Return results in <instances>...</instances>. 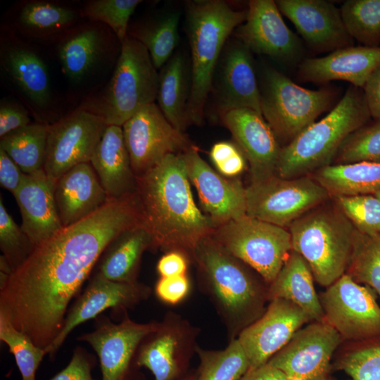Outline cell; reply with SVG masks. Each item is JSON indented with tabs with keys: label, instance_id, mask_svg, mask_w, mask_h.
Instances as JSON below:
<instances>
[{
	"label": "cell",
	"instance_id": "24",
	"mask_svg": "<svg viewBox=\"0 0 380 380\" xmlns=\"http://www.w3.org/2000/svg\"><path fill=\"white\" fill-rule=\"evenodd\" d=\"M55 186L42 169L25 173L13 194L22 216L21 227L34 247L63 228L55 202Z\"/></svg>",
	"mask_w": 380,
	"mask_h": 380
},
{
	"label": "cell",
	"instance_id": "23",
	"mask_svg": "<svg viewBox=\"0 0 380 380\" xmlns=\"http://www.w3.org/2000/svg\"><path fill=\"white\" fill-rule=\"evenodd\" d=\"M380 66V46H348L319 58L303 59L297 79L317 84L344 80L362 89L372 73Z\"/></svg>",
	"mask_w": 380,
	"mask_h": 380
},
{
	"label": "cell",
	"instance_id": "22",
	"mask_svg": "<svg viewBox=\"0 0 380 380\" xmlns=\"http://www.w3.org/2000/svg\"><path fill=\"white\" fill-rule=\"evenodd\" d=\"M275 3L313 51L332 52L353 46L340 9L334 4L324 0H277Z\"/></svg>",
	"mask_w": 380,
	"mask_h": 380
},
{
	"label": "cell",
	"instance_id": "29",
	"mask_svg": "<svg viewBox=\"0 0 380 380\" xmlns=\"http://www.w3.org/2000/svg\"><path fill=\"white\" fill-rule=\"evenodd\" d=\"M312 273L303 258L292 251L268 288V298H283L300 308L315 322L324 321V314L314 286Z\"/></svg>",
	"mask_w": 380,
	"mask_h": 380
},
{
	"label": "cell",
	"instance_id": "46",
	"mask_svg": "<svg viewBox=\"0 0 380 380\" xmlns=\"http://www.w3.org/2000/svg\"><path fill=\"white\" fill-rule=\"evenodd\" d=\"M209 156L218 172L226 177L234 178L246 168V157L239 146L232 142L215 144Z\"/></svg>",
	"mask_w": 380,
	"mask_h": 380
},
{
	"label": "cell",
	"instance_id": "45",
	"mask_svg": "<svg viewBox=\"0 0 380 380\" xmlns=\"http://www.w3.org/2000/svg\"><path fill=\"white\" fill-rule=\"evenodd\" d=\"M335 367L353 380H380V344L348 351Z\"/></svg>",
	"mask_w": 380,
	"mask_h": 380
},
{
	"label": "cell",
	"instance_id": "16",
	"mask_svg": "<svg viewBox=\"0 0 380 380\" xmlns=\"http://www.w3.org/2000/svg\"><path fill=\"white\" fill-rule=\"evenodd\" d=\"M341 341L325 320L315 322L298 330L267 363L289 380H329L330 362Z\"/></svg>",
	"mask_w": 380,
	"mask_h": 380
},
{
	"label": "cell",
	"instance_id": "39",
	"mask_svg": "<svg viewBox=\"0 0 380 380\" xmlns=\"http://www.w3.org/2000/svg\"><path fill=\"white\" fill-rule=\"evenodd\" d=\"M0 339L9 348L15 360L22 380H36V373L45 349L37 346L25 333L18 330L9 319L0 313Z\"/></svg>",
	"mask_w": 380,
	"mask_h": 380
},
{
	"label": "cell",
	"instance_id": "11",
	"mask_svg": "<svg viewBox=\"0 0 380 380\" xmlns=\"http://www.w3.org/2000/svg\"><path fill=\"white\" fill-rule=\"evenodd\" d=\"M132 169L139 177L170 154L182 153L194 146L175 128L155 103L140 108L122 126Z\"/></svg>",
	"mask_w": 380,
	"mask_h": 380
},
{
	"label": "cell",
	"instance_id": "50",
	"mask_svg": "<svg viewBox=\"0 0 380 380\" xmlns=\"http://www.w3.org/2000/svg\"><path fill=\"white\" fill-rule=\"evenodd\" d=\"M24 172L19 166L0 148V184L13 194L18 189Z\"/></svg>",
	"mask_w": 380,
	"mask_h": 380
},
{
	"label": "cell",
	"instance_id": "30",
	"mask_svg": "<svg viewBox=\"0 0 380 380\" xmlns=\"http://www.w3.org/2000/svg\"><path fill=\"white\" fill-rule=\"evenodd\" d=\"M310 176L327 191L331 198L374 194L380 190L379 163L330 165Z\"/></svg>",
	"mask_w": 380,
	"mask_h": 380
},
{
	"label": "cell",
	"instance_id": "32",
	"mask_svg": "<svg viewBox=\"0 0 380 380\" xmlns=\"http://www.w3.org/2000/svg\"><path fill=\"white\" fill-rule=\"evenodd\" d=\"M187 85L185 59L177 53L159 73L157 101L167 120L182 132L190 125L186 112L189 96Z\"/></svg>",
	"mask_w": 380,
	"mask_h": 380
},
{
	"label": "cell",
	"instance_id": "51",
	"mask_svg": "<svg viewBox=\"0 0 380 380\" xmlns=\"http://www.w3.org/2000/svg\"><path fill=\"white\" fill-rule=\"evenodd\" d=\"M187 255L180 251L166 252L157 264V271L160 277L186 274L188 267Z\"/></svg>",
	"mask_w": 380,
	"mask_h": 380
},
{
	"label": "cell",
	"instance_id": "3",
	"mask_svg": "<svg viewBox=\"0 0 380 380\" xmlns=\"http://www.w3.org/2000/svg\"><path fill=\"white\" fill-rule=\"evenodd\" d=\"M193 258L201 285L232 336L239 335L262 308L268 291L246 268V264L232 256L211 236L194 248Z\"/></svg>",
	"mask_w": 380,
	"mask_h": 380
},
{
	"label": "cell",
	"instance_id": "36",
	"mask_svg": "<svg viewBox=\"0 0 380 380\" xmlns=\"http://www.w3.org/2000/svg\"><path fill=\"white\" fill-rule=\"evenodd\" d=\"M349 35L365 46L380 44V0H347L340 8Z\"/></svg>",
	"mask_w": 380,
	"mask_h": 380
},
{
	"label": "cell",
	"instance_id": "40",
	"mask_svg": "<svg viewBox=\"0 0 380 380\" xmlns=\"http://www.w3.org/2000/svg\"><path fill=\"white\" fill-rule=\"evenodd\" d=\"M346 274L356 282L372 288L380 296V235L360 233Z\"/></svg>",
	"mask_w": 380,
	"mask_h": 380
},
{
	"label": "cell",
	"instance_id": "52",
	"mask_svg": "<svg viewBox=\"0 0 380 380\" xmlns=\"http://www.w3.org/2000/svg\"><path fill=\"white\" fill-rule=\"evenodd\" d=\"M362 90L371 118L380 120V66L367 79Z\"/></svg>",
	"mask_w": 380,
	"mask_h": 380
},
{
	"label": "cell",
	"instance_id": "49",
	"mask_svg": "<svg viewBox=\"0 0 380 380\" xmlns=\"http://www.w3.org/2000/svg\"><path fill=\"white\" fill-rule=\"evenodd\" d=\"M30 123L28 113L23 107L8 102H1L0 137Z\"/></svg>",
	"mask_w": 380,
	"mask_h": 380
},
{
	"label": "cell",
	"instance_id": "13",
	"mask_svg": "<svg viewBox=\"0 0 380 380\" xmlns=\"http://www.w3.org/2000/svg\"><path fill=\"white\" fill-rule=\"evenodd\" d=\"M106 126L101 116L82 107L49 125L44 170L53 184L74 166L90 163Z\"/></svg>",
	"mask_w": 380,
	"mask_h": 380
},
{
	"label": "cell",
	"instance_id": "17",
	"mask_svg": "<svg viewBox=\"0 0 380 380\" xmlns=\"http://www.w3.org/2000/svg\"><path fill=\"white\" fill-rule=\"evenodd\" d=\"M236 36L251 51L291 65L303 60L300 39L286 26L272 0L250 1L246 21L237 27Z\"/></svg>",
	"mask_w": 380,
	"mask_h": 380
},
{
	"label": "cell",
	"instance_id": "34",
	"mask_svg": "<svg viewBox=\"0 0 380 380\" xmlns=\"http://www.w3.org/2000/svg\"><path fill=\"white\" fill-rule=\"evenodd\" d=\"M196 380H239L250 369L248 358L236 338L223 350H209L198 346Z\"/></svg>",
	"mask_w": 380,
	"mask_h": 380
},
{
	"label": "cell",
	"instance_id": "37",
	"mask_svg": "<svg viewBox=\"0 0 380 380\" xmlns=\"http://www.w3.org/2000/svg\"><path fill=\"white\" fill-rule=\"evenodd\" d=\"M179 14L170 13L132 34L146 47L156 69L162 68L171 58L179 43Z\"/></svg>",
	"mask_w": 380,
	"mask_h": 380
},
{
	"label": "cell",
	"instance_id": "5",
	"mask_svg": "<svg viewBox=\"0 0 380 380\" xmlns=\"http://www.w3.org/2000/svg\"><path fill=\"white\" fill-rule=\"evenodd\" d=\"M186 5V29L191 53L186 112L189 123L200 125L224 44L234 29L246 21L247 10L235 11L220 0L191 1Z\"/></svg>",
	"mask_w": 380,
	"mask_h": 380
},
{
	"label": "cell",
	"instance_id": "6",
	"mask_svg": "<svg viewBox=\"0 0 380 380\" xmlns=\"http://www.w3.org/2000/svg\"><path fill=\"white\" fill-rule=\"evenodd\" d=\"M293 251L308 263L314 279L328 287L346 274L357 230L331 198L288 228Z\"/></svg>",
	"mask_w": 380,
	"mask_h": 380
},
{
	"label": "cell",
	"instance_id": "26",
	"mask_svg": "<svg viewBox=\"0 0 380 380\" xmlns=\"http://www.w3.org/2000/svg\"><path fill=\"white\" fill-rule=\"evenodd\" d=\"M54 197L63 227L92 215L110 200L90 163L65 172L56 184Z\"/></svg>",
	"mask_w": 380,
	"mask_h": 380
},
{
	"label": "cell",
	"instance_id": "33",
	"mask_svg": "<svg viewBox=\"0 0 380 380\" xmlns=\"http://www.w3.org/2000/svg\"><path fill=\"white\" fill-rule=\"evenodd\" d=\"M49 125L34 122L1 137L0 148L25 174L44 169Z\"/></svg>",
	"mask_w": 380,
	"mask_h": 380
},
{
	"label": "cell",
	"instance_id": "21",
	"mask_svg": "<svg viewBox=\"0 0 380 380\" xmlns=\"http://www.w3.org/2000/svg\"><path fill=\"white\" fill-rule=\"evenodd\" d=\"M222 120L246 157L251 182L275 175L282 147L262 115L251 109H236L222 114Z\"/></svg>",
	"mask_w": 380,
	"mask_h": 380
},
{
	"label": "cell",
	"instance_id": "28",
	"mask_svg": "<svg viewBox=\"0 0 380 380\" xmlns=\"http://www.w3.org/2000/svg\"><path fill=\"white\" fill-rule=\"evenodd\" d=\"M153 239L142 224L120 233L106 248L98 261L96 274L116 282L137 283L141 257L152 248Z\"/></svg>",
	"mask_w": 380,
	"mask_h": 380
},
{
	"label": "cell",
	"instance_id": "43",
	"mask_svg": "<svg viewBox=\"0 0 380 380\" xmlns=\"http://www.w3.org/2000/svg\"><path fill=\"white\" fill-rule=\"evenodd\" d=\"M0 248L12 272L30 255L34 246L6 210L0 196Z\"/></svg>",
	"mask_w": 380,
	"mask_h": 380
},
{
	"label": "cell",
	"instance_id": "19",
	"mask_svg": "<svg viewBox=\"0 0 380 380\" xmlns=\"http://www.w3.org/2000/svg\"><path fill=\"white\" fill-rule=\"evenodd\" d=\"M183 157L190 183L215 227L246 215V187L240 179L215 171L201 157L196 146L183 153Z\"/></svg>",
	"mask_w": 380,
	"mask_h": 380
},
{
	"label": "cell",
	"instance_id": "47",
	"mask_svg": "<svg viewBox=\"0 0 380 380\" xmlns=\"http://www.w3.org/2000/svg\"><path fill=\"white\" fill-rule=\"evenodd\" d=\"M94 360L84 349H75L68 365L50 380H94L91 369Z\"/></svg>",
	"mask_w": 380,
	"mask_h": 380
},
{
	"label": "cell",
	"instance_id": "35",
	"mask_svg": "<svg viewBox=\"0 0 380 380\" xmlns=\"http://www.w3.org/2000/svg\"><path fill=\"white\" fill-rule=\"evenodd\" d=\"M101 43V36L94 29L82 30L64 42L58 55L66 76L75 81L82 78L96 60Z\"/></svg>",
	"mask_w": 380,
	"mask_h": 380
},
{
	"label": "cell",
	"instance_id": "55",
	"mask_svg": "<svg viewBox=\"0 0 380 380\" xmlns=\"http://www.w3.org/2000/svg\"><path fill=\"white\" fill-rule=\"evenodd\" d=\"M374 195L376 196L380 200V190L376 191Z\"/></svg>",
	"mask_w": 380,
	"mask_h": 380
},
{
	"label": "cell",
	"instance_id": "42",
	"mask_svg": "<svg viewBox=\"0 0 380 380\" xmlns=\"http://www.w3.org/2000/svg\"><path fill=\"white\" fill-rule=\"evenodd\" d=\"M139 0H94L82 10L84 17L107 24L122 42L127 36L128 22Z\"/></svg>",
	"mask_w": 380,
	"mask_h": 380
},
{
	"label": "cell",
	"instance_id": "9",
	"mask_svg": "<svg viewBox=\"0 0 380 380\" xmlns=\"http://www.w3.org/2000/svg\"><path fill=\"white\" fill-rule=\"evenodd\" d=\"M210 236L269 284L293 251L288 229L247 215L216 227Z\"/></svg>",
	"mask_w": 380,
	"mask_h": 380
},
{
	"label": "cell",
	"instance_id": "8",
	"mask_svg": "<svg viewBox=\"0 0 380 380\" xmlns=\"http://www.w3.org/2000/svg\"><path fill=\"white\" fill-rule=\"evenodd\" d=\"M260 95L262 115L284 147L331 107L337 93L326 87L305 89L268 68L264 70Z\"/></svg>",
	"mask_w": 380,
	"mask_h": 380
},
{
	"label": "cell",
	"instance_id": "27",
	"mask_svg": "<svg viewBox=\"0 0 380 380\" xmlns=\"http://www.w3.org/2000/svg\"><path fill=\"white\" fill-rule=\"evenodd\" d=\"M90 163L109 199L136 193L137 177L132 169L122 127L106 126Z\"/></svg>",
	"mask_w": 380,
	"mask_h": 380
},
{
	"label": "cell",
	"instance_id": "54",
	"mask_svg": "<svg viewBox=\"0 0 380 380\" xmlns=\"http://www.w3.org/2000/svg\"><path fill=\"white\" fill-rule=\"evenodd\" d=\"M197 372H189L186 376L182 378L180 380H196Z\"/></svg>",
	"mask_w": 380,
	"mask_h": 380
},
{
	"label": "cell",
	"instance_id": "4",
	"mask_svg": "<svg viewBox=\"0 0 380 380\" xmlns=\"http://www.w3.org/2000/svg\"><path fill=\"white\" fill-rule=\"evenodd\" d=\"M370 119L362 89L350 85L324 118L281 148L276 175L300 177L331 165L345 138Z\"/></svg>",
	"mask_w": 380,
	"mask_h": 380
},
{
	"label": "cell",
	"instance_id": "7",
	"mask_svg": "<svg viewBox=\"0 0 380 380\" xmlns=\"http://www.w3.org/2000/svg\"><path fill=\"white\" fill-rule=\"evenodd\" d=\"M121 51L104 92L82 108L101 116L106 125L122 127L142 107L157 99L159 73L146 47L132 37Z\"/></svg>",
	"mask_w": 380,
	"mask_h": 380
},
{
	"label": "cell",
	"instance_id": "20",
	"mask_svg": "<svg viewBox=\"0 0 380 380\" xmlns=\"http://www.w3.org/2000/svg\"><path fill=\"white\" fill-rule=\"evenodd\" d=\"M151 293V288L143 284L113 281L96 274L68 311L59 334L45 349L46 354L53 357L68 335L80 324L106 309L125 311L147 299Z\"/></svg>",
	"mask_w": 380,
	"mask_h": 380
},
{
	"label": "cell",
	"instance_id": "31",
	"mask_svg": "<svg viewBox=\"0 0 380 380\" xmlns=\"http://www.w3.org/2000/svg\"><path fill=\"white\" fill-rule=\"evenodd\" d=\"M6 72L32 103L43 107L50 99V84L46 67L30 49L14 46L1 58Z\"/></svg>",
	"mask_w": 380,
	"mask_h": 380
},
{
	"label": "cell",
	"instance_id": "12",
	"mask_svg": "<svg viewBox=\"0 0 380 380\" xmlns=\"http://www.w3.org/2000/svg\"><path fill=\"white\" fill-rule=\"evenodd\" d=\"M374 292L344 274L321 294L324 320L342 339L359 341L380 336V306Z\"/></svg>",
	"mask_w": 380,
	"mask_h": 380
},
{
	"label": "cell",
	"instance_id": "56",
	"mask_svg": "<svg viewBox=\"0 0 380 380\" xmlns=\"http://www.w3.org/2000/svg\"><path fill=\"white\" fill-rule=\"evenodd\" d=\"M329 380H333V379H331V378H329Z\"/></svg>",
	"mask_w": 380,
	"mask_h": 380
},
{
	"label": "cell",
	"instance_id": "38",
	"mask_svg": "<svg viewBox=\"0 0 380 380\" xmlns=\"http://www.w3.org/2000/svg\"><path fill=\"white\" fill-rule=\"evenodd\" d=\"M380 163V120H370L348 134L340 145L331 165Z\"/></svg>",
	"mask_w": 380,
	"mask_h": 380
},
{
	"label": "cell",
	"instance_id": "53",
	"mask_svg": "<svg viewBox=\"0 0 380 380\" xmlns=\"http://www.w3.org/2000/svg\"><path fill=\"white\" fill-rule=\"evenodd\" d=\"M239 380H289L280 369L269 365H265L249 369Z\"/></svg>",
	"mask_w": 380,
	"mask_h": 380
},
{
	"label": "cell",
	"instance_id": "2",
	"mask_svg": "<svg viewBox=\"0 0 380 380\" xmlns=\"http://www.w3.org/2000/svg\"><path fill=\"white\" fill-rule=\"evenodd\" d=\"M136 195L152 249L188 255L215 226L196 205L182 153L170 154L137 177Z\"/></svg>",
	"mask_w": 380,
	"mask_h": 380
},
{
	"label": "cell",
	"instance_id": "44",
	"mask_svg": "<svg viewBox=\"0 0 380 380\" xmlns=\"http://www.w3.org/2000/svg\"><path fill=\"white\" fill-rule=\"evenodd\" d=\"M75 13L70 8L44 1L25 4L19 14V21L25 27L36 30H52L70 24Z\"/></svg>",
	"mask_w": 380,
	"mask_h": 380
},
{
	"label": "cell",
	"instance_id": "1",
	"mask_svg": "<svg viewBox=\"0 0 380 380\" xmlns=\"http://www.w3.org/2000/svg\"><path fill=\"white\" fill-rule=\"evenodd\" d=\"M142 224L136 194L110 199L100 210L36 246L0 287V313L39 347L61 331L67 308L108 245Z\"/></svg>",
	"mask_w": 380,
	"mask_h": 380
},
{
	"label": "cell",
	"instance_id": "14",
	"mask_svg": "<svg viewBox=\"0 0 380 380\" xmlns=\"http://www.w3.org/2000/svg\"><path fill=\"white\" fill-rule=\"evenodd\" d=\"M94 329L77 338L87 342L99 356L102 380H141L135 368L137 349L160 322L137 323L126 314L115 324L106 317H96Z\"/></svg>",
	"mask_w": 380,
	"mask_h": 380
},
{
	"label": "cell",
	"instance_id": "41",
	"mask_svg": "<svg viewBox=\"0 0 380 380\" xmlns=\"http://www.w3.org/2000/svg\"><path fill=\"white\" fill-rule=\"evenodd\" d=\"M332 199L360 233L380 235V200L376 196L357 195Z\"/></svg>",
	"mask_w": 380,
	"mask_h": 380
},
{
	"label": "cell",
	"instance_id": "48",
	"mask_svg": "<svg viewBox=\"0 0 380 380\" xmlns=\"http://www.w3.org/2000/svg\"><path fill=\"white\" fill-rule=\"evenodd\" d=\"M190 289V281L186 274L160 277L155 288L158 298L163 302L175 305L184 300Z\"/></svg>",
	"mask_w": 380,
	"mask_h": 380
},
{
	"label": "cell",
	"instance_id": "10",
	"mask_svg": "<svg viewBox=\"0 0 380 380\" xmlns=\"http://www.w3.org/2000/svg\"><path fill=\"white\" fill-rule=\"evenodd\" d=\"M330 199L310 175L286 179L275 175L246 187V215L286 229Z\"/></svg>",
	"mask_w": 380,
	"mask_h": 380
},
{
	"label": "cell",
	"instance_id": "25",
	"mask_svg": "<svg viewBox=\"0 0 380 380\" xmlns=\"http://www.w3.org/2000/svg\"><path fill=\"white\" fill-rule=\"evenodd\" d=\"M219 110L248 108L260 114L261 95L251 51L241 42H233L221 65L218 87Z\"/></svg>",
	"mask_w": 380,
	"mask_h": 380
},
{
	"label": "cell",
	"instance_id": "15",
	"mask_svg": "<svg viewBox=\"0 0 380 380\" xmlns=\"http://www.w3.org/2000/svg\"><path fill=\"white\" fill-rule=\"evenodd\" d=\"M196 336L195 328L188 322L167 314L159 327L140 343L135 364L149 369L154 380H180L189 373Z\"/></svg>",
	"mask_w": 380,
	"mask_h": 380
},
{
	"label": "cell",
	"instance_id": "18",
	"mask_svg": "<svg viewBox=\"0 0 380 380\" xmlns=\"http://www.w3.org/2000/svg\"><path fill=\"white\" fill-rule=\"evenodd\" d=\"M310 321L308 315L291 301L271 300L263 315L244 328L236 338L248 358L250 369L267 363L302 325Z\"/></svg>",
	"mask_w": 380,
	"mask_h": 380
}]
</instances>
